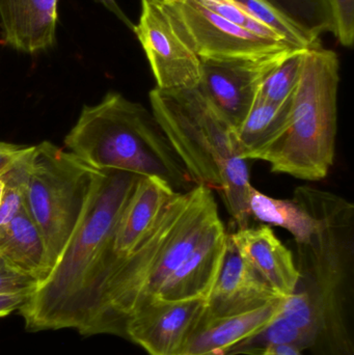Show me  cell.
Listing matches in <instances>:
<instances>
[{"label": "cell", "mask_w": 354, "mask_h": 355, "mask_svg": "<svg viewBox=\"0 0 354 355\" xmlns=\"http://www.w3.org/2000/svg\"><path fill=\"white\" fill-rule=\"evenodd\" d=\"M286 17L297 28L319 42L324 33H334V17L330 0H263Z\"/></svg>", "instance_id": "ffe728a7"}, {"label": "cell", "mask_w": 354, "mask_h": 355, "mask_svg": "<svg viewBox=\"0 0 354 355\" xmlns=\"http://www.w3.org/2000/svg\"><path fill=\"white\" fill-rule=\"evenodd\" d=\"M97 171L49 141L35 146L24 208L43 237L52 270L80 220Z\"/></svg>", "instance_id": "8992f818"}, {"label": "cell", "mask_w": 354, "mask_h": 355, "mask_svg": "<svg viewBox=\"0 0 354 355\" xmlns=\"http://www.w3.org/2000/svg\"><path fill=\"white\" fill-rule=\"evenodd\" d=\"M249 214L258 221L276 225L288 231L295 243L307 241L314 231L313 217L294 200L268 196L254 188L249 196Z\"/></svg>", "instance_id": "d6986e66"}, {"label": "cell", "mask_w": 354, "mask_h": 355, "mask_svg": "<svg viewBox=\"0 0 354 355\" xmlns=\"http://www.w3.org/2000/svg\"><path fill=\"white\" fill-rule=\"evenodd\" d=\"M3 182H2L1 178H0V202H1L2 196H3Z\"/></svg>", "instance_id": "f546056e"}, {"label": "cell", "mask_w": 354, "mask_h": 355, "mask_svg": "<svg viewBox=\"0 0 354 355\" xmlns=\"http://www.w3.org/2000/svg\"><path fill=\"white\" fill-rule=\"evenodd\" d=\"M94 1L98 2V3L102 4L104 8H107L109 12H112L114 16L118 17L123 23L127 25L129 28L134 31L135 25H133V23L129 20L128 17L126 16L124 12H123L122 8L118 6V2L116 0H94Z\"/></svg>", "instance_id": "f1b7e54d"}, {"label": "cell", "mask_w": 354, "mask_h": 355, "mask_svg": "<svg viewBox=\"0 0 354 355\" xmlns=\"http://www.w3.org/2000/svg\"><path fill=\"white\" fill-rule=\"evenodd\" d=\"M249 355H303L297 348L291 345H269L263 349L256 350Z\"/></svg>", "instance_id": "83f0119b"}, {"label": "cell", "mask_w": 354, "mask_h": 355, "mask_svg": "<svg viewBox=\"0 0 354 355\" xmlns=\"http://www.w3.org/2000/svg\"><path fill=\"white\" fill-rule=\"evenodd\" d=\"M229 235L241 258L280 297L294 292L299 277L297 263L274 230L267 225L247 227Z\"/></svg>", "instance_id": "5bb4252c"}, {"label": "cell", "mask_w": 354, "mask_h": 355, "mask_svg": "<svg viewBox=\"0 0 354 355\" xmlns=\"http://www.w3.org/2000/svg\"><path fill=\"white\" fill-rule=\"evenodd\" d=\"M245 8L249 15L262 24L272 29L287 45L292 49L306 50L317 47L319 42L308 37L301 29L297 28L286 17L283 16L272 6L263 0H233Z\"/></svg>", "instance_id": "7402d4cb"}, {"label": "cell", "mask_w": 354, "mask_h": 355, "mask_svg": "<svg viewBox=\"0 0 354 355\" xmlns=\"http://www.w3.org/2000/svg\"><path fill=\"white\" fill-rule=\"evenodd\" d=\"M163 3L175 28L201 60H259L295 50L253 35L197 0Z\"/></svg>", "instance_id": "52a82bcc"}, {"label": "cell", "mask_w": 354, "mask_h": 355, "mask_svg": "<svg viewBox=\"0 0 354 355\" xmlns=\"http://www.w3.org/2000/svg\"><path fill=\"white\" fill-rule=\"evenodd\" d=\"M64 145L95 170L158 178L176 192L195 185L152 112L121 94L85 106Z\"/></svg>", "instance_id": "277c9868"}, {"label": "cell", "mask_w": 354, "mask_h": 355, "mask_svg": "<svg viewBox=\"0 0 354 355\" xmlns=\"http://www.w3.org/2000/svg\"><path fill=\"white\" fill-rule=\"evenodd\" d=\"M175 193L176 191L170 185L158 178H139L114 230L112 258L98 297L95 315L102 292L116 267L145 241L157 223L164 207Z\"/></svg>", "instance_id": "8fae6325"}, {"label": "cell", "mask_w": 354, "mask_h": 355, "mask_svg": "<svg viewBox=\"0 0 354 355\" xmlns=\"http://www.w3.org/2000/svg\"><path fill=\"white\" fill-rule=\"evenodd\" d=\"M339 83L336 52L320 46L306 50L286 128L260 159L272 173L306 181L328 176L336 154Z\"/></svg>", "instance_id": "5b68a950"}, {"label": "cell", "mask_w": 354, "mask_h": 355, "mask_svg": "<svg viewBox=\"0 0 354 355\" xmlns=\"http://www.w3.org/2000/svg\"><path fill=\"white\" fill-rule=\"evenodd\" d=\"M26 148L23 146L0 141V172L6 168L12 160L16 159L20 154H22Z\"/></svg>", "instance_id": "4316f807"}, {"label": "cell", "mask_w": 354, "mask_h": 355, "mask_svg": "<svg viewBox=\"0 0 354 355\" xmlns=\"http://www.w3.org/2000/svg\"><path fill=\"white\" fill-rule=\"evenodd\" d=\"M197 1L207 8L208 10L220 15L222 18L230 21L233 24L237 25V26L241 27L245 31H249L253 35L263 37V39L286 44L272 29L256 20L245 8H241L238 3L233 1V0H197Z\"/></svg>", "instance_id": "603a6c76"}, {"label": "cell", "mask_w": 354, "mask_h": 355, "mask_svg": "<svg viewBox=\"0 0 354 355\" xmlns=\"http://www.w3.org/2000/svg\"><path fill=\"white\" fill-rule=\"evenodd\" d=\"M139 178L121 171H97L62 256L20 310L27 331L75 329L89 335L112 258L114 230Z\"/></svg>", "instance_id": "7a4b0ae2"}, {"label": "cell", "mask_w": 354, "mask_h": 355, "mask_svg": "<svg viewBox=\"0 0 354 355\" xmlns=\"http://www.w3.org/2000/svg\"><path fill=\"white\" fill-rule=\"evenodd\" d=\"M306 50L289 52L263 79L257 97L274 104L289 101L294 94L301 77Z\"/></svg>", "instance_id": "44dd1931"}, {"label": "cell", "mask_w": 354, "mask_h": 355, "mask_svg": "<svg viewBox=\"0 0 354 355\" xmlns=\"http://www.w3.org/2000/svg\"><path fill=\"white\" fill-rule=\"evenodd\" d=\"M228 235L222 219L214 223L154 300L208 298L224 262Z\"/></svg>", "instance_id": "4fadbf2b"}, {"label": "cell", "mask_w": 354, "mask_h": 355, "mask_svg": "<svg viewBox=\"0 0 354 355\" xmlns=\"http://www.w3.org/2000/svg\"><path fill=\"white\" fill-rule=\"evenodd\" d=\"M0 256L39 284L51 273L45 242L24 207L10 223L0 227Z\"/></svg>", "instance_id": "e0dca14e"}, {"label": "cell", "mask_w": 354, "mask_h": 355, "mask_svg": "<svg viewBox=\"0 0 354 355\" xmlns=\"http://www.w3.org/2000/svg\"><path fill=\"white\" fill-rule=\"evenodd\" d=\"M293 200L315 221L297 243L299 282L276 321L299 352L354 355V206L332 192L299 187Z\"/></svg>", "instance_id": "6da1fadb"}, {"label": "cell", "mask_w": 354, "mask_h": 355, "mask_svg": "<svg viewBox=\"0 0 354 355\" xmlns=\"http://www.w3.org/2000/svg\"><path fill=\"white\" fill-rule=\"evenodd\" d=\"M282 298L234 316H203L179 355H227L231 348L259 333L274 318Z\"/></svg>", "instance_id": "2e32d148"}, {"label": "cell", "mask_w": 354, "mask_h": 355, "mask_svg": "<svg viewBox=\"0 0 354 355\" xmlns=\"http://www.w3.org/2000/svg\"><path fill=\"white\" fill-rule=\"evenodd\" d=\"M281 298L241 258L228 235L220 275L207 298L204 316H234L261 308Z\"/></svg>", "instance_id": "7c38bea8"}, {"label": "cell", "mask_w": 354, "mask_h": 355, "mask_svg": "<svg viewBox=\"0 0 354 355\" xmlns=\"http://www.w3.org/2000/svg\"><path fill=\"white\" fill-rule=\"evenodd\" d=\"M155 77L157 89L199 87L202 60L181 37L161 0H141V14L134 27Z\"/></svg>", "instance_id": "ba28073f"}, {"label": "cell", "mask_w": 354, "mask_h": 355, "mask_svg": "<svg viewBox=\"0 0 354 355\" xmlns=\"http://www.w3.org/2000/svg\"><path fill=\"white\" fill-rule=\"evenodd\" d=\"M151 112L195 185L220 192L238 229L249 227L254 187L235 128L197 87L150 92Z\"/></svg>", "instance_id": "3957f363"}, {"label": "cell", "mask_w": 354, "mask_h": 355, "mask_svg": "<svg viewBox=\"0 0 354 355\" xmlns=\"http://www.w3.org/2000/svg\"><path fill=\"white\" fill-rule=\"evenodd\" d=\"M31 294L27 292L0 293V318L8 316L15 311H20L27 304Z\"/></svg>", "instance_id": "484cf974"}, {"label": "cell", "mask_w": 354, "mask_h": 355, "mask_svg": "<svg viewBox=\"0 0 354 355\" xmlns=\"http://www.w3.org/2000/svg\"><path fill=\"white\" fill-rule=\"evenodd\" d=\"M37 285V279L17 270L0 256V293H33Z\"/></svg>", "instance_id": "d4e9b609"}, {"label": "cell", "mask_w": 354, "mask_h": 355, "mask_svg": "<svg viewBox=\"0 0 354 355\" xmlns=\"http://www.w3.org/2000/svg\"><path fill=\"white\" fill-rule=\"evenodd\" d=\"M291 51L259 60H201L199 89L236 129L253 106L263 79Z\"/></svg>", "instance_id": "9c48e42d"}, {"label": "cell", "mask_w": 354, "mask_h": 355, "mask_svg": "<svg viewBox=\"0 0 354 355\" xmlns=\"http://www.w3.org/2000/svg\"><path fill=\"white\" fill-rule=\"evenodd\" d=\"M291 100L292 98L285 103L274 104L256 97L249 114L235 129L242 159H261L264 152L282 135L290 116Z\"/></svg>", "instance_id": "ac0fdd59"}, {"label": "cell", "mask_w": 354, "mask_h": 355, "mask_svg": "<svg viewBox=\"0 0 354 355\" xmlns=\"http://www.w3.org/2000/svg\"><path fill=\"white\" fill-rule=\"evenodd\" d=\"M207 298L152 300L133 311L124 338L149 355H179L187 338L203 318Z\"/></svg>", "instance_id": "30bf717a"}, {"label": "cell", "mask_w": 354, "mask_h": 355, "mask_svg": "<svg viewBox=\"0 0 354 355\" xmlns=\"http://www.w3.org/2000/svg\"><path fill=\"white\" fill-rule=\"evenodd\" d=\"M163 2H174V1H180V0H161Z\"/></svg>", "instance_id": "4dcf8cb0"}, {"label": "cell", "mask_w": 354, "mask_h": 355, "mask_svg": "<svg viewBox=\"0 0 354 355\" xmlns=\"http://www.w3.org/2000/svg\"><path fill=\"white\" fill-rule=\"evenodd\" d=\"M57 19L58 0H0L2 41L23 53L53 47Z\"/></svg>", "instance_id": "9a60e30c"}, {"label": "cell", "mask_w": 354, "mask_h": 355, "mask_svg": "<svg viewBox=\"0 0 354 355\" xmlns=\"http://www.w3.org/2000/svg\"><path fill=\"white\" fill-rule=\"evenodd\" d=\"M334 17V35L341 45L354 42V0H330Z\"/></svg>", "instance_id": "cb8c5ba5"}]
</instances>
